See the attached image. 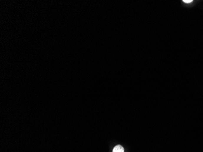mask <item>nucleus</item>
<instances>
[{"label": "nucleus", "mask_w": 203, "mask_h": 152, "mask_svg": "<svg viewBox=\"0 0 203 152\" xmlns=\"http://www.w3.org/2000/svg\"><path fill=\"white\" fill-rule=\"evenodd\" d=\"M124 148L121 145H117L113 148V152H124Z\"/></svg>", "instance_id": "f257e3e1"}, {"label": "nucleus", "mask_w": 203, "mask_h": 152, "mask_svg": "<svg viewBox=\"0 0 203 152\" xmlns=\"http://www.w3.org/2000/svg\"><path fill=\"white\" fill-rule=\"evenodd\" d=\"M192 1H186V0H185V1H184V2H185V3H190V2H192Z\"/></svg>", "instance_id": "f03ea898"}]
</instances>
